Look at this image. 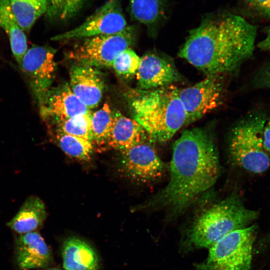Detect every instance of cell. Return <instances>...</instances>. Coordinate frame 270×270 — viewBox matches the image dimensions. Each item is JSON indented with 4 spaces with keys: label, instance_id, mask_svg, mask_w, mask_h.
Instances as JSON below:
<instances>
[{
    "label": "cell",
    "instance_id": "6da1fadb",
    "mask_svg": "<svg viewBox=\"0 0 270 270\" xmlns=\"http://www.w3.org/2000/svg\"><path fill=\"white\" fill-rule=\"evenodd\" d=\"M169 171L168 184L152 202L176 217L210 190L220 176L218 150L210 132L203 128L182 132L173 144Z\"/></svg>",
    "mask_w": 270,
    "mask_h": 270
},
{
    "label": "cell",
    "instance_id": "8fae6325",
    "mask_svg": "<svg viewBox=\"0 0 270 270\" xmlns=\"http://www.w3.org/2000/svg\"><path fill=\"white\" fill-rule=\"evenodd\" d=\"M120 152V170L132 181L153 182L165 173V164L153 147L145 142Z\"/></svg>",
    "mask_w": 270,
    "mask_h": 270
},
{
    "label": "cell",
    "instance_id": "9a60e30c",
    "mask_svg": "<svg viewBox=\"0 0 270 270\" xmlns=\"http://www.w3.org/2000/svg\"><path fill=\"white\" fill-rule=\"evenodd\" d=\"M15 244L16 260L21 270L46 268L52 263L50 251L38 232L20 234Z\"/></svg>",
    "mask_w": 270,
    "mask_h": 270
},
{
    "label": "cell",
    "instance_id": "4fadbf2b",
    "mask_svg": "<svg viewBox=\"0 0 270 270\" xmlns=\"http://www.w3.org/2000/svg\"><path fill=\"white\" fill-rule=\"evenodd\" d=\"M40 112L44 119L55 122L92 112L73 93L69 84L50 88L40 104Z\"/></svg>",
    "mask_w": 270,
    "mask_h": 270
},
{
    "label": "cell",
    "instance_id": "f1b7e54d",
    "mask_svg": "<svg viewBox=\"0 0 270 270\" xmlns=\"http://www.w3.org/2000/svg\"><path fill=\"white\" fill-rule=\"evenodd\" d=\"M263 144L264 150L270 152V117L266 120L264 128Z\"/></svg>",
    "mask_w": 270,
    "mask_h": 270
},
{
    "label": "cell",
    "instance_id": "cb8c5ba5",
    "mask_svg": "<svg viewBox=\"0 0 270 270\" xmlns=\"http://www.w3.org/2000/svg\"><path fill=\"white\" fill-rule=\"evenodd\" d=\"M87 0H47L46 18L49 21L66 22L74 18Z\"/></svg>",
    "mask_w": 270,
    "mask_h": 270
},
{
    "label": "cell",
    "instance_id": "d6986e66",
    "mask_svg": "<svg viewBox=\"0 0 270 270\" xmlns=\"http://www.w3.org/2000/svg\"><path fill=\"white\" fill-rule=\"evenodd\" d=\"M168 6L167 0H130V16L153 32L166 18Z\"/></svg>",
    "mask_w": 270,
    "mask_h": 270
},
{
    "label": "cell",
    "instance_id": "44dd1931",
    "mask_svg": "<svg viewBox=\"0 0 270 270\" xmlns=\"http://www.w3.org/2000/svg\"><path fill=\"white\" fill-rule=\"evenodd\" d=\"M12 10L23 32L28 33L47 10V0H9Z\"/></svg>",
    "mask_w": 270,
    "mask_h": 270
},
{
    "label": "cell",
    "instance_id": "f546056e",
    "mask_svg": "<svg viewBox=\"0 0 270 270\" xmlns=\"http://www.w3.org/2000/svg\"><path fill=\"white\" fill-rule=\"evenodd\" d=\"M260 50L270 52V26L266 30L265 38L257 44Z\"/></svg>",
    "mask_w": 270,
    "mask_h": 270
},
{
    "label": "cell",
    "instance_id": "603a6c76",
    "mask_svg": "<svg viewBox=\"0 0 270 270\" xmlns=\"http://www.w3.org/2000/svg\"><path fill=\"white\" fill-rule=\"evenodd\" d=\"M113 121L114 111L108 104H104L100 108L92 114V144L94 142L99 146L107 144Z\"/></svg>",
    "mask_w": 270,
    "mask_h": 270
},
{
    "label": "cell",
    "instance_id": "484cf974",
    "mask_svg": "<svg viewBox=\"0 0 270 270\" xmlns=\"http://www.w3.org/2000/svg\"><path fill=\"white\" fill-rule=\"evenodd\" d=\"M140 62V58L129 48L117 55L112 67L119 77L128 80L136 74Z\"/></svg>",
    "mask_w": 270,
    "mask_h": 270
},
{
    "label": "cell",
    "instance_id": "83f0119b",
    "mask_svg": "<svg viewBox=\"0 0 270 270\" xmlns=\"http://www.w3.org/2000/svg\"><path fill=\"white\" fill-rule=\"evenodd\" d=\"M252 10L264 16H270V0H245Z\"/></svg>",
    "mask_w": 270,
    "mask_h": 270
},
{
    "label": "cell",
    "instance_id": "ac0fdd59",
    "mask_svg": "<svg viewBox=\"0 0 270 270\" xmlns=\"http://www.w3.org/2000/svg\"><path fill=\"white\" fill-rule=\"evenodd\" d=\"M46 217L43 202L38 197L28 198L15 216L7 223L12 230L20 234L32 232L39 228Z\"/></svg>",
    "mask_w": 270,
    "mask_h": 270
},
{
    "label": "cell",
    "instance_id": "4dcf8cb0",
    "mask_svg": "<svg viewBox=\"0 0 270 270\" xmlns=\"http://www.w3.org/2000/svg\"><path fill=\"white\" fill-rule=\"evenodd\" d=\"M60 270L57 269V268H48V269H46V270Z\"/></svg>",
    "mask_w": 270,
    "mask_h": 270
},
{
    "label": "cell",
    "instance_id": "3957f363",
    "mask_svg": "<svg viewBox=\"0 0 270 270\" xmlns=\"http://www.w3.org/2000/svg\"><path fill=\"white\" fill-rule=\"evenodd\" d=\"M174 84L151 90L132 89L126 94L133 119L154 141H168L184 125L186 116Z\"/></svg>",
    "mask_w": 270,
    "mask_h": 270
},
{
    "label": "cell",
    "instance_id": "7a4b0ae2",
    "mask_svg": "<svg viewBox=\"0 0 270 270\" xmlns=\"http://www.w3.org/2000/svg\"><path fill=\"white\" fill-rule=\"evenodd\" d=\"M256 32L239 16L210 14L190 32L178 55L206 75L232 74L252 56Z\"/></svg>",
    "mask_w": 270,
    "mask_h": 270
},
{
    "label": "cell",
    "instance_id": "ba28073f",
    "mask_svg": "<svg viewBox=\"0 0 270 270\" xmlns=\"http://www.w3.org/2000/svg\"><path fill=\"white\" fill-rule=\"evenodd\" d=\"M224 76L208 74L194 85L180 88L179 97L186 114V124L199 120L221 104L225 92Z\"/></svg>",
    "mask_w": 270,
    "mask_h": 270
},
{
    "label": "cell",
    "instance_id": "7c38bea8",
    "mask_svg": "<svg viewBox=\"0 0 270 270\" xmlns=\"http://www.w3.org/2000/svg\"><path fill=\"white\" fill-rule=\"evenodd\" d=\"M138 89H154L174 84L181 80L172 60L163 55L148 53L140 58L136 73Z\"/></svg>",
    "mask_w": 270,
    "mask_h": 270
},
{
    "label": "cell",
    "instance_id": "30bf717a",
    "mask_svg": "<svg viewBox=\"0 0 270 270\" xmlns=\"http://www.w3.org/2000/svg\"><path fill=\"white\" fill-rule=\"evenodd\" d=\"M56 52L50 46L32 45L28 48L20 65L39 105L55 77Z\"/></svg>",
    "mask_w": 270,
    "mask_h": 270
},
{
    "label": "cell",
    "instance_id": "4316f807",
    "mask_svg": "<svg viewBox=\"0 0 270 270\" xmlns=\"http://www.w3.org/2000/svg\"><path fill=\"white\" fill-rule=\"evenodd\" d=\"M252 84L256 88L270 89V61L265 63L256 72Z\"/></svg>",
    "mask_w": 270,
    "mask_h": 270
},
{
    "label": "cell",
    "instance_id": "5b68a950",
    "mask_svg": "<svg viewBox=\"0 0 270 270\" xmlns=\"http://www.w3.org/2000/svg\"><path fill=\"white\" fill-rule=\"evenodd\" d=\"M266 120L264 110H256L238 122L230 136L228 150L232 160L251 172L262 173L270 165V158L263 144Z\"/></svg>",
    "mask_w": 270,
    "mask_h": 270
},
{
    "label": "cell",
    "instance_id": "e0dca14e",
    "mask_svg": "<svg viewBox=\"0 0 270 270\" xmlns=\"http://www.w3.org/2000/svg\"><path fill=\"white\" fill-rule=\"evenodd\" d=\"M63 266L66 270H96L98 258L86 242L76 237L66 239L62 247Z\"/></svg>",
    "mask_w": 270,
    "mask_h": 270
},
{
    "label": "cell",
    "instance_id": "277c9868",
    "mask_svg": "<svg viewBox=\"0 0 270 270\" xmlns=\"http://www.w3.org/2000/svg\"><path fill=\"white\" fill-rule=\"evenodd\" d=\"M258 216V211L246 208L238 196L232 194L194 218L181 235L180 250L188 253L208 248L230 232L252 224Z\"/></svg>",
    "mask_w": 270,
    "mask_h": 270
},
{
    "label": "cell",
    "instance_id": "2e32d148",
    "mask_svg": "<svg viewBox=\"0 0 270 270\" xmlns=\"http://www.w3.org/2000/svg\"><path fill=\"white\" fill-rule=\"evenodd\" d=\"M146 132L134 120L114 111V121L108 138V146L120 152L129 149L146 140Z\"/></svg>",
    "mask_w": 270,
    "mask_h": 270
},
{
    "label": "cell",
    "instance_id": "7402d4cb",
    "mask_svg": "<svg viewBox=\"0 0 270 270\" xmlns=\"http://www.w3.org/2000/svg\"><path fill=\"white\" fill-rule=\"evenodd\" d=\"M60 148L68 156L80 161H88L94 150L92 143L80 138L56 131Z\"/></svg>",
    "mask_w": 270,
    "mask_h": 270
},
{
    "label": "cell",
    "instance_id": "8992f818",
    "mask_svg": "<svg viewBox=\"0 0 270 270\" xmlns=\"http://www.w3.org/2000/svg\"><path fill=\"white\" fill-rule=\"evenodd\" d=\"M258 234L256 224L230 232L208 248L207 257L194 270H252Z\"/></svg>",
    "mask_w": 270,
    "mask_h": 270
},
{
    "label": "cell",
    "instance_id": "5bb4252c",
    "mask_svg": "<svg viewBox=\"0 0 270 270\" xmlns=\"http://www.w3.org/2000/svg\"><path fill=\"white\" fill-rule=\"evenodd\" d=\"M70 87L75 96L90 110L96 107L102 98L104 81L97 68L76 64L70 70Z\"/></svg>",
    "mask_w": 270,
    "mask_h": 270
},
{
    "label": "cell",
    "instance_id": "d4e9b609",
    "mask_svg": "<svg viewBox=\"0 0 270 270\" xmlns=\"http://www.w3.org/2000/svg\"><path fill=\"white\" fill-rule=\"evenodd\" d=\"M92 113L80 114L55 122L56 130L64 134L80 138L92 143L93 138L91 126Z\"/></svg>",
    "mask_w": 270,
    "mask_h": 270
},
{
    "label": "cell",
    "instance_id": "52a82bcc",
    "mask_svg": "<svg viewBox=\"0 0 270 270\" xmlns=\"http://www.w3.org/2000/svg\"><path fill=\"white\" fill-rule=\"evenodd\" d=\"M136 36V30L132 26L118 33L83 38L68 52L67 58L96 68L112 67L117 55L129 48Z\"/></svg>",
    "mask_w": 270,
    "mask_h": 270
},
{
    "label": "cell",
    "instance_id": "9c48e42d",
    "mask_svg": "<svg viewBox=\"0 0 270 270\" xmlns=\"http://www.w3.org/2000/svg\"><path fill=\"white\" fill-rule=\"evenodd\" d=\"M126 26L120 0H108L81 24L54 36L52 40L63 41L112 34L122 31Z\"/></svg>",
    "mask_w": 270,
    "mask_h": 270
},
{
    "label": "cell",
    "instance_id": "ffe728a7",
    "mask_svg": "<svg viewBox=\"0 0 270 270\" xmlns=\"http://www.w3.org/2000/svg\"><path fill=\"white\" fill-rule=\"evenodd\" d=\"M0 27L7 34L13 56L20 66L28 50L27 40L12 10L9 0H0Z\"/></svg>",
    "mask_w": 270,
    "mask_h": 270
}]
</instances>
